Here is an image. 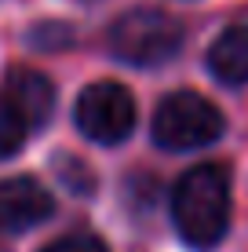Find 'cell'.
<instances>
[{
    "instance_id": "obj_1",
    "label": "cell",
    "mask_w": 248,
    "mask_h": 252,
    "mask_svg": "<svg viewBox=\"0 0 248 252\" xmlns=\"http://www.w3.org/2000/svg\"><path fill=\"white\" fill-rule=\"evenodd\" d=\"M172 220L193 249H216L230 230V176L223 164H193L172 190Z\"/></svg>"
},
{
    "instance_id": "obj_2",
    "label": "cell",
    "mask_w": 248,
    "mask_h": 252,
    "mask_svg": "<svg viewBox=\"0 0 248 252\" xmlns=\"http://www.w3.org/2000/svg\"><path fill=\"white\" fill-rule=\"evenodd\" d=\"M179 48H183V26L172 15L153 11V7H135L121 15L110 30V51L128 66L172 63Z\"/></svg>"
},
{
    "instance_id": "obj_3",
    "label": "cell",
    "mask_w": 248,
    "mask_h": 252,
    "mask_svg": "<svg viewBox=\"0 0 248 252\" xmlns=\"http://www.w3.org/2000/svg\"><path fill=\"white\" fill-rule=\"evenodd\" d=\"M226 121L197 92H175L153 114V143L165 150H197L223 135Z\"/></svg>"
},
{
    "instance_id": "obj_4",
    "label": "cell",
    "mask_w": 248,
    "mask_h": 252,
    "mask_svg": "<svg viewBox=\"0 0 248 252\" xmlns=\"http://www.w3.org/2000/svg\"><path fill=\"white\" fill-rule=\"evenodd\" d=\"M73 121L91 143L117 146L135 128V99L117 81H95L81 92L73 110Z\"/></svg>"
},
{
    "instance_id": "obj_5",
    "label": "cell",
    "mask_w": 248,
    "mask_h": 252,
    "mask_svg": "<svg viewBox=\"0 0 248 252\" xmlns=\"http://www.w3.org/2000/svg\"><path fill=\"white\" fill-rule=\"evenodd\" d=\"M55 212V201L37 179H4L0 183V230H29Z\"/></svg>"
},
{
    "instance_id": "obj_6",
    "label": "cell",
    "mask_w": 248,
    "mask_h": 252,
    "mask_svg": "<svg viewBox=\"0 0 248 252\" xmlns=\"http://www.w3.org/2000/svg\"><path fill=\"white\" fill-rule=\"evenodd\" d=\"M4 99L19 110L26 128H40L51 121V110H55V84L37 69H11L4 84Z\"/></svg>"
},
{
    "instance_id": "obj_7",
    "label": "cell",
    "mask_w": 248,
    "mask_h": 252,
    "mask_svg": "<svg viewBox=\"0 0 248 252\" xmlns=\"http://www.w3.org/2000/svg\"><path fill=\"white\" fill-rule=\"evenodd\" d=\"M208 69L223 84L248 81V22H237L216 37V44L208 48Z\"/></svg>"
},
{
    "instance_id": "obj_8",
    "label": "cell",
    "mask_w": 248,
    "mask_h": 252,
    "mask_svg": "<svg viewBox=\"0 0 248 252\" xmlns=\"http://www.w3.org/2000/svg\"><path fill=\"white\" fill-rule=\"evenodd\" d=\"M26 135H29V128H26V121L19 117V110L11 106V102L0 95V161L15 158V154L22 150Z\"/></svg>"
},
{
    "instance_id": "obj_9",
    "label": "cell",
    "mask_w": 248,
    "mask_h": 252,
    "mask_svg": "<svg viewBox=\"0 0 248 252\" xmlns=\"http://www.w3.org/2000/svg\"><path fill=\"white\" fill-rule=\"evenodd\" d=\"M40 252H110V249L102 245L95 234H66V238L51 241V245L40 249Z\"/></svg>"
}]
</instances>
